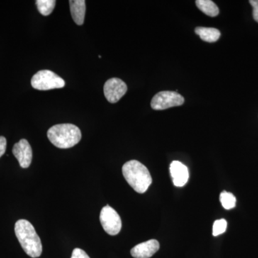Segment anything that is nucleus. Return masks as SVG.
Masks as SVG:
<instances>
[{"mask_svg":"<svg viewBox=\"0 0 258 258\" xmlns=\"http://www.w3.org/2000/svg\"><path fill=\"white\" fill-rule=\"evenodd\" d=\"M15 232L25 253L33 258L39 257L41 255V240L30 222L26 220H18L15 223Z\"/></svg>","mask_w":258,"mask_h":258,"instance_id":"f257e3e1","label":"nucleus"},{"mask_svg":"<svg viewBox=\"0 0 258 258\" xmlns=\"http://www.w3.org/2000/svg\"><path fill=\"white\" fill-rule=\"evenodd\" d=\"M220 199L222 207L226 210H231L236 206V198L232 193L222 191Z\"/></svg>","mask_w":258,"mask_h":258,"instance_id":"2eb2a0df","label":"nucleus"},{"mask_svg":"<svg viewBox=\"0 0 258 258\" xmlns=\"http://www.w3.org/2000/svg\"><path fill=\"white\" fill-rule=\"evenodd\" d=\"M7 140L4 137H0V158L4 155L6 152Z\"/></svg>","mask_w":258,"mask_h":258,"instance_id":"6ab92c4d","label":"nucleus"},{"mask_svg":"<svg viewBox=\"0 0 258 258\" xmlns=\"http://www.w3.org/2000/svg\"><path fill=\"white\" fill-rule=\"evenodd\" d=\"M32 88L39 91H48L63 88L66 83L62 78L48 70L40 71L32 76Z\"/></svg>","mask_w":258,"mask_h":258,"instance_id":"20e7f679","label":"nucleus"},{"mask_svg":"<svg viewBox=\"0 0 258 258\" xmlns=\"http://www.w3.org/2000/svg\"><path fill=\"white\" fill-rule=\"evenodd\" d=\"M195 33L200 37L204 41L208 42H215L220 38L221 33L220 30L213 28H204L198 27L195 29Z\"/></svg>","mask_w":258,"mask_h":258,"instance_id":"f8f14e48","label":"nucleus"},{"mask_svg":"<svg viewBox=\"0 0 258 258\" xmlns=\"http://www.w3.org/2000/svg\"><path fill=\"white\" fill-rule=\"evenodd\" d=\"M170 172L173 183L178 187L184 186L187 183L189 174L188 168L178 161H172L170 165Z\"/></svg>","mask_w":258,"mask_h":258,"instance_id":"9d476101","label":"nucleus"},{"mask_svg":"<svg viewBox=\"0 0 258 258\" xmlns=\"http://www.w3.org/2000/svg\"><path fill=\"white\" fill-rule=\"evenodd\" d=\"M35 3H36L39 13L43 16H48L53 11L56 1L55 0H37Z\"/></svg>","mask_w":258,"mask_h":258,"instance_id":"4468645a","label":"nucleus"},{"mask_svg":"<svg viewBox=\"0 0 258 258\" xmlns=\"http://www.w3.org/2000/svg\"><path fill=\"white\" fill-rule=\"evenodd\" d=\"M100 222L103 230L110 235H116L121 230L122 223L119 215L114 209L106 205L101 210Z\"/></svg>","mask_w":258,"mask_h":258,"instance_id":"423d86ee","label":"nucleus"},{"mask_svg":"<svg viewBox=\"0 0 258 258\" xmlns=\"http://www.w3.org/2000/svg\"><path fill=\"white\" fill-rule=\"evenodd\" d=\"M159 242L156 240H148L136 245L131 250L134 258H150L159 250Z\"/></svg>","mask_w":258,"mask_h":258,"instance_id":"1a4fd4ad","label":"nucleus"},{"mask_svg":"<svg viewBox=\"0 0 258 258\" xmlns=\"http://www.w3.org/2000/svg\"><path fill=\"white\" fill-rule=\"evenodd\" d=\"M184 103V97L174 91H161L152 98L151 106L153 109L165 110L172 107L181 106Z\"/></svg>","mask_w":258,"mask_h":258,"instance_id":"39448f33","label":"nucleus"},{"mask_svg":"<svg viewBox=\"0 0 258 258\" xmlns=\"http://www.w3.org/2000/svg\"><path fill=\"white\" fill-rule=\"evenodd\" d=\"M196 5L199 10L208 16L216 17L220 13L218 7L211 0H197Z\"/></svg>","mask_w":258,"mask_h":258,"instance_id":"ddd939ff","label":"nucleus"},{"mask_svg":"<svg viewBox=\"0 0 258 258\" xmlns=\"http://www.w3.org/2000/svg\"><path fill=\"white\" fill-rule=\"evenodd\" d=\"M13 153L22 168L27 169L30 166L32 160V150L31 146L26 139H21L18 143L15 144Z\"/></svg>","mask_w":258,"mask_h":258,"instance_id":"6e6552de","label":"nucleus"},{"mask_svg":"<svg viewBox=\"0 0 258 258\" xmlns=\"http://www.w3.org/2000/svg\"><path fill=\"white\" fill-rule=\"evenodd\" d=\"M103 91L108 101L115 103L124 96L127 91V86L122 80L112 78L105 83Z\"/></svg>","mask_w":258,"mask_h":258,"instance_id":"0eeeda50","label":"nucleus"},{"mask_svg":"<svg viewBox=\"0 0 258 258\" xmlns=\"http://www.w3.org/2000/svg\"><path fill=\"white\" fill-rule=\"evenodd\" d=\"M47 134L51 143L60 149L74 147L79 143L82 137L79 127L71 123L53 125L47 131Z\"/></svg>","mask_w":258,"mask_h":258,"instance_id":"7ed1b4c3","label":"nucleus"},{"mask_svg":"<svg viewBox=\"0 0 258 258\" xmlns=\"http://www.w3.org/2000/svg\"><path fill=\"white\" fill-rule=\"evenodd\" d=\"M249 3L253 8L252 15H253L254 20L258 23V0H250Z\"/></svg>","mask_w":258,"mask_h":258,"instance_id":"a211bd4d","label":"nucleus"},{"mask_svg":"<svg viewBox=\"0 0 258 258\" xmlns=\"http://www.w3.org/2000/svg\"><path fill=\"white\" fill-rule=\"evenodd\" d=\"M71 15L75 23L82 25L86 15V1L84 0H71L69 1Z\"/></svg>","mask_w":258,"mask_h":258,"instance_id":"9b49d317","label":"nucleus"},{"mask_svg":"<svg viewBox=\"0 0 258 258\" xmlns=\"http://www.w3.org/2000/svg\"><path fill=\"white\" fill-rule=\"evenodd\" d=\"M71 258H90L84 250L80 248H76L73 251Z\"/></svg>","mask_w":258,"mask_h":258,"instance_id":"f3484780","label":"nucleus"},{"mask_svg":"<svg viewBox=\"0 0 258 258\" xmlns=\"http://www.w3.org/2000/svg\"><path fill=\"white\" fill-rule=\"evenodd\" d=\"M122 172L127 182L137 192H146L152 184L150 172L138 161L132 160L125 163L122 168Z\"/></svg>","mask_w":258,"mask_h":258,"instance_id":"f03ea898","label":"nucleus"},{"mask_svg":"<svg viewBox=\"0 0 258 258\" xmlns=\"http://www.w3.org/2000/svg\"><path fill=\"white\" fill-rule=\"evenodd\" d=\"M227 221L224 219L216 220L214 222L213 229H212V234L214 236H218L224 233L227 230Z\"/></svg>","mask_w":258,"mask_h":258,"instance_id":"dca6fc26","label":"nucleus"}]
</instances>
